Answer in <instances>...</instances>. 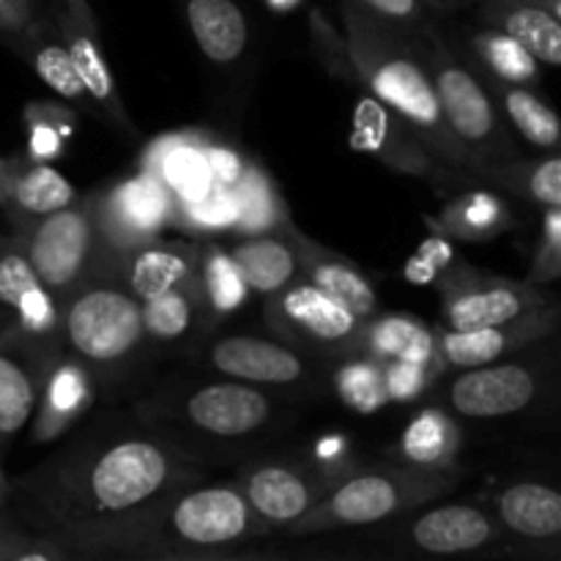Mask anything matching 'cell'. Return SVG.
I'll return each mask as SVG.
<instances>
[{"label": "cell", "instance_id": "53", "mask_svg": "<svg viewBox=\"0 0 561 561\" xmlns=\"http://www.w3.org/2000/svg\"><path fill=\"white\" fill-rule=\"evenodd\" d=\"M9 491H11V480L5 477L3 466H0V513H5V502H9Z\"/></svg>", "mask_w": 561, "mask_h": 561}, {"label": "cell", "instance_id": "27", "mask_svg": "<svg viewBox=\"0 0 561 561\" xmlns=\"http://www.w3.org/2000/svg\"><path fill=\"white\" fill-rule=\"evenodd\" d=\"M121 277L140 301L197 279V239L168 241L164 236L135 247L121 257Z\"/></svg>", "mask_w": 561, "mask_h": 561}, {"label": "cell", "instance_id": "3", "mask_svg": "<svg viewBox=\"0 0 561 561\" xmlns=\"http://www.w3.org/2000/svg\"><path fill=\"white\" fill-rule=\"evenodd\" d=\"M340 16L356 85L398 113L444 168H469V157L444 121L422 49V36L383 25L348 0H340Z\"/></svg>", "mask_w": 561, "mask_h": 561}, {"label": "cell", "instance_id": "42", "mask_svg": "<svg viewBox=\"0 0 561 561\" xmlns=\"http://www.w3.org/2000/svg\"><path fill=\"white\" fill-rule=\"evenodd\" d=\"M44 288L31 266L20 233L0 236V310L14 316Z\"/></svg>", "mask_w": 561, "mask_h": 561}, {"label": "cell", "instance_id": "29", "mask_svg": "<svg viewBox=\"0 0 561 561\" xmlns=\"http://www.w3.org/2000/svg\"><path fill=\"white\" fill-rule=\"evenodd\" d=\"M447 36L482 77L535 88V91H540L542 82H546V66L524 44L504 36L502 31L474 22V27H463L458 38H453V33H447Z\"/></svg>", "mask_w": 561, "mask_h": 561}, {"label": "cell", "instance_id": "34", "mask_svg": "<svg viewBox=\"0 0 561 561\" xmlns=\"http://www.w3.org/2000/svg\"><path fill=\"white\" fill-rule=\"evenodd\" d=\"M236 195V225L233 239L241 236H266L283 233L294 225L288 201L274 181V175L263 168L257 159L250 157L239 184L233 186Z\"/></svg>", "mask_w": 561, "mask_h": 561}, {"label": "cell", "instance_id": "44", "mask_svg": "<svg viewBox=\"0 0 561 561\" xmlns=\"http://www.w3.org/2000/svg\"><path fill=\"white\" fill-rule=\"evenodd\" d=\"M463 261L466 257L455 250V241L431 233V239H427L425 244L411 255V261L405 263L403 274L409 283L433 285V288H438L444 279L453 277L455 268Z\"/></svg>", "mask_w": 561, "mask_h": 561}, {"label": "cell", "instance_id": "50", "mask_svg": "<svg viewBox=\"0 0 561 561\" xmlns=\"http://www.w3.org/2000/svg\"><path fill=\"white\" fill-rule=\"evenodd\" d=\"M42 14L38 0H0V36L14 38Z\"/></svg>", "mask_w": 561, "mask_h": 561}, {"label": "cell", "instance_id": "20", "mask_svg": "<svg viewBox=\"0 0 561 561\" xmlns=\"http://www.w3.org/2000/svg\"><path fill=\"white\" fill-rule=\"evenodd\" d=\"M460 186H488L542 211V208L561 206V157L559 151L540 153V157L515 153L496 162L469 164L449 175L447 190H460Z\"/></svg>", "mask_w": 561, "mask_h": 561}, {"label": "cell", "instance_id": "36", "mask_svg": "<svg viewBox=\"0 0 561 561\" xmlns=\"http://www.w3.org/2000/svg\"><path fill=\"white\" fill-rule=\"evenodd\" d=\"M362 354L378 362H438V327L411 312H376L365 323ZM444 367V365H442Z\"/></svg>", "mask_w": 561, "mask_h": 561}, {"label": "cell", "instance_id": "13", "mask_svg": "<svg viewBox=\"0 0 561 561\" xmlns=\"http://www.w3.org/2000/svg\"><path fill=\"white\" fill-rule=\"evenodd\" d=\"M436 290L442 296L438 327L444 329L493 327L557 301L551 288L485 272L469 261L460 263L453 277L444 279Z\"/></svg>", "mask_w": 561, "mask_h": 561}, {"label": "cell", "instance_id": "39", "mask_svg": "<svg viewBox=\"0 0 561 561\" xmlns=\"http://www.w3.org/2000/svg\"><path fill=\"white\" fill-rule=\"evenodd\" d=\"M22 121L27 135V157L55 164L80 126V110L58 99H33L22 110Z\"/></svg>", "mask_w": 561, "mask_h": 561}, {"label": "cell", "instance_id": "47", "mask_svg": "<svg viewBox=\"0 0 561 561\" xmlns=\"http://www.w3.org/2000/svg\"><path fill=\"white\" fill-rule=\"evenodd\" d=\"M348 3L373 20L411 33V36H422L436 22V16L420 0H348Z\"/></svg>", "mask_w": 561, "mask_h": 561}, {"label": "cell", "instance_id": "21", "mask_svg": "<svg viewBox=\"0 0 561 561\" xmlns=\"http://www.w3.org/2000/svg\"><path fill=\"white\" fill-rule=\"evenodd\" d=\"M488 510L504 535L524 546H557L561 537V493L542 480H513L493 491Z\"/></svg>", "mask_w": 561, "mask_h": 561}, {"label": "cell", "instance_id": "43", "mask_svg": "<svg viewBox=\"0 0 561 561\" xmlns=\"http://www.w3.org/2000/svg\"><path fill=\"white\" fill-rule=\"evenodd\" d=\"M383 365V383H387L389 403H414V400L425 398L438 378L444 376V367L438 362H411V359H394L381 362Z\"/></svg>", "mask_w": 561, "mask_h": 561}, {"label": "cell", "instance_id": "49", "mask_svg": "<svg viewBox=\"0 0 561 561\" xmlns=\"http://www.w3.org/2000/svg\"><path fill=\"white\" fill-rule=\"evenodd\" d=\"M203 159H206L208 175H211L214 184L228 186V190L239 184L241 173H244L247 162H250L247 153H241L239 148L230 146L222 137L211 135V131L203 135Z\"/></svg>", "mask_w": 561, "mask_h": 561}, {"label": "cell", "instance_id": "18", "mask_svg": "<svg viewBox=\"0 0 561 561\" xmlns=\"http://www.w3.org/2000/svg\"><path fill=\"white\" fill-rule=\"evenodd\" d=\"M559 323L561 305L557 299L551 305L526 312V316L513 318V321L493 323V327H438V359H442L444 373L510 359V356L524 354V351L551 340L559 332Z\"/></svg>", "mask_w": 561, "mask_h": 561}, {"label": "cell", "instance_id": "6", "mask_svg": "<svg viewBox=\"0 0 561 561\" xmlns=\"http://www.w3.org/2000/svg\"><path fill=\"white\" fill-rule=\"evenodd\" d=\"M463 471H425L414 466L383 460L351 471L337 482L305 518L283 531L288 540L327 535V531L367 529L387 524L416 507L438 502L458 488Z\"/></svg>", "mask_w": 561, "mask_h": 561}, {"label": "cell", "instance_id": "17", "mask_svg": "<svg viewBox=\"0 0 561 561\" xmlns=\"http://www.w3.org/2000/svg\"><path fill=\"white\" fill-rule=\"evenodd\" d=\"M49 14H53L55 27H58L60 38H64L66 49H69L71 64H75L82 88H85L93 115L115 126L121 135L137 137V126L131 121L129 110H126L124 99H121L118 85H115V75L110 69L107 55H104L102 47L99 20L91 11V5H88V0L60 3Z\"/></svg>", "mask_w": 561, "mask_h": 561}, {"label": "cell", "instance_id": "51", "mask_svg": "<svg viewBox=\"0 0 561 561\" xmlns=\"http://www.w3.org/2000/svg\"><path fill=\"white\" fill-rule=\"evenodd\" d=\"M420 3L425 5V9L431 11V14L436 16V20L444 22V20H449V16L463 14V11H469L474 0H420Z\"/></svg>", "mask_w": 561, "mask_h": 561}, {"label": "cell", "instance_id": "41", "mask_svg": "<svg viewBox=\"0 0 561 561\" xmlns=\"http://www.w3.org/2000/svg\"><path fill=\"white\" fill-rule=\"evenodd\" d=\"M332 389L345 409L356 414H376L387 409L389 394L383 383V365L370 354H354L337 359L332 370Z\"/></svg>", "mask_w": 561, "mask_h": 561}, {"label": "cell", "instance_id": "2", "mask_svg": "<svg viewBox=\"0 0 561 561\" xmlns=\"http://www.w3.org/2000/svg\"><path fill=\"white\" fill-rule=\"evenodd\" d=\"M49 540L69 561H206L257 557L255 546L274 540V531L257 518L239 482L206 480Z\"/></svg>", "mask_w": 561, "mask_h": 561}, {"label": "cell", "instance_id": "25", "mask_svg": "<svg viewBox=\"0 0 561 561\" xmlns=\"http://www.w3.org/2000/svg\"><path fill=\"white\" fill-rule=\"evenodd\" d=\"M469 11L477 25L502 31L524 44L546 69L561 66V16L542 9L537 0H474Z\"/></svg>", "mask_w": 561, "mask_h": 561}, {"label": "cell", "instance_id": "11", "mask_svg": "<svg viewBox=\"0 0 561 561\" xmlns=\"http://www.w3.org/2000/svg\"><path fill=\"white\" fill-rule=\"evenodd\" d=\"M14 233L22 236L38 283L64 305L99 257L96 192L77 195V201L66 208L47 214Z\"/></svg>", "mask_w": 561, "mask_h": 561}, {"label": "cell", "instance_id": "45", "mask_svg": "<svg viewBox=\"0 0 561 561\" xmlns=\"http://www.w3.org/2000/svg\"><path fill=\"white\" fill-rule=\"evenodd\" d=\"M561 277V206L542 208L540 219V239H537L535 252H531L529 272L524 279L551 288Z\"/></svg>", "mask_w": 561, "mask_h": 561}, {"label": "cell", "instance_id": "23", "mask_svg": "<svg viewBox=\"0 0 561 561\" xmlns=\"http://www.w3.org/2000/svg\"><path fill=\"white\" fill-rule=\"evenodd\" d=\"M431 233L455 244H482L510 233L515 225L507 197L488 186H460L436 214H425Z\"/></svg>", "mask_w": 561, "mask_h": 561}, {"label": "cell", "instance_id": "12", "mask_svg": "<svg viewBox=\"0 0 561 561\" xmlns=\"http://www.w3.org/2000/svg\"><path fill=\"white\" fill-rule=\"evenodd\" d=\"M444 373L436 381V403L469 422H499L520 416L540 403L546 376L540 365L524 359H502L491 365Z\"/></svg>", "mask_w": 561, "mask_h": 561}, {"label": "cell", "instance_id": "33", "mask_svg": "<svg viewBox=\"0 0 561 561\" xmlns=\"http://www.w3.org/2000/svg\"><path fill=\"white\" fill-rule=\"evenodd\" d=\"M290 228L283 230V233L241 236V239H233V244L228 247L230 257L241 268L250 290L261 296V299L277 294L285 285L301 277L299 250H296Z\"/></svg>", "mask_w": 561, "mask_h": 561}, {"label": "cell", "instance_id": "31", "mask_svg": "<svg viewBox=\"0 0 561 561\" xmlns=\"http://www.w3.org/2000/svg\"><path fill=\"white\" fill-rule=\"evenodd\" d=\"M184 16L197 49L211 66L230 69L250 49V22L236 0H184Z\"/></svg>", "mask_w": 561, "mask_h": 561}, {"label": "cell", "instance_id": "14", "mask_svg": "<svg viewBox=\"0 0 561 561\" xmlns=\"http://www.w3.org/2000/svg\"><path fill=\"white\" fill-rule=\"evenodd\" d=\"M96 192L99 255L121 263L126 252L164 236L173 214V192L157 175L137 170Z\"/></svg>", "mask_w": 561, "mask_h": 561}, {"label": "cell", "instance_id": "9", "mask_svg": "<svg viewBox=\"0 0 561 561\" xmlns=\"http://www.w3.org/2000/svg\"><path fill=\"white\" fill-rule=\"evenodd\" d=\"M263 318L272 334L312 359L337 362L362 354L365 323L343 301L332 299L310 279L299 277L263 299Z\"/></svg>", "mask_w": 561, "mask_h": 561}, {"label": "cell", "instance_id": "19", "mask_svg": "<svg viewBox=\"0 0 561 561\" xmlns=\"http://www.w3.org/2000/svg\"><path fill=\"white\" fill-rule=\"evenodd\" d=\"M96 394L99 387L85 365H80L66 351L55 354L44 370L36 409L27 422L33 447H44V444L64 438L93 409Z\"/></svg>", "mask_w": 561, "mask_h": 561}, {"label": "cell", "instance_id": "40", "mask_svg": "<svg viewBox=\"0 0 561 561\" xmlns=\"http://www.w3.org/2000/svg\"><path fill=\"white\" fill-rule=\"evenodd\" d=\"M236 195L228 186L211 184L195 197H173L170 230L192 236V239H219L233 236Z\"/></svg>", "mask_w": 561, "mask_h": 561}, {"label": "cell", "instance_id": "7", "mask_svg": "<svg viewBox=\"0 0 561 561\" xmlns=\"http://www.w3.org/2000/svg\"><path fill=\"white\" fill-rule=\"evenodd\" d=\"M422 49H425L427 69H431L444 121L469 157V164L515 157L518 140L504 124L480 71L449 42L442 20H436L422 33Z\"/></svg>", "mask_w": 561, "mask_h": 561}, {"label": "cell", "instance_id": "16", "mask_svg": "<svg viewBox=\"0 0 561 561\" xmlns=\"http://www.w3.org/2000/svg\"><path fill=\"white\" fill-rule=\"evenodd\" d=\"M351 148L373 157L392 173L431 181L438 192L447 190L449 175L455 173L433 157L431 148L398 113L365 91L351 113Z\"/></svg>", "mask_w": 561, "mask_h": 561}, {"label": "cell", "instance_id": "52", "mask_svg": "<svg viewBox=\"0 0 561 561\" xmlns=\"http://www.w3.org/2000/svg\"><path fill=\"white\" fill-rule=\"evenodd\" d=\"M263 3H266L274 14H290V11L299 9L305 0H263Z\"/></svg>", "mask_w": 561, "mask_h": 561}, {"label": "cell", "instance_id": "10", "mask_svg": "<svg viewBox=\"0 0 561 561\" xmlns=\"http://www.w3.org/2000/svg\"><path fill=\"white\" fill-rule=\"evenodd\" d=\"M351 471L354 469L327 463L316 453H294L250 460L239 469L236 482L257 518L277 537L305 518Z\"/></svg>", "mask_w": 561, "mask_h": 561}, {"label": "cell", "instance_id": "8", "mask_svg": "<svg viewBox=\"0 0 561 561\" xmlns=\"http://www.w3.org/2000/svg\"><path fill=\"white\" fill-rule=\"evenodd\" d=\"M376 553L383 557H504L524 553L504 535L491 510L471 502H431L376 526Z\"/></svg>", "mask_w": 561, "mask_h": 561}, {"label": "cell", "instance_id": "1", "mask_svg": "<svg viewBox=\"0 0 561 561\" xmlns=\"http://www.w3.org/2000/svg\"><path fill=\"white\" fill-rule=\"evenodd\" d=\"M208 471L206 449L135 414L110 416L11 480L5 515L49 540L206 482Z\"/></svg>", "mask_w": 561, "mask_h": 561}, {"label": "cell", "instance_id": "46", "mask_svg": "<svg viewBox=\"0 0 561 561\" xmlns=\"http://www.w3.org/2000/svg\"><path fill=\"white\" fill-rule=\"evenodd\" d=\"M0 561H69L47 537L16 524L11 515H0Z\"/></svg>", "mask_w": 561, "mask_h": 561}, {"label": "cell", "instance_id": "32", "mask_svg": "<svg viewBox=\"0 0 561 561\" xmlns=\"http://www.w3.org/2000/svg\"><path fill=\"white\" fill-rule=\"evenodd\" d=\"M49 362L9 337L0 343V449L31 422Z\"/></svg>", "mask_w": 561, "mask_h": 561}, {"label": "cell", "instance_id": "4", "mask_svg": "<svg viewBox=\"0 0 561 561\" xmlns=\"http://www.w3.org/2000/svg\"><path fill=\"white\" fill-rule=\"evenodd\" d=\"M148 345L140 299L126 288L118 261L99 255L60 305V348L88 367L99 389H113L131 376Z\"/></svg>", "mask_w": 561, "mask_h": 561}, {"label": "cell", "instance_id": "37", "mask_svg": "<svg viewBox=\"0 0 561 561\" xmlns=\"http://www.w3.org/2000/svg\"><path fill=\"white\" fill-rule=\"evenodd\" d=\"M197 294L208 327L225 321L250 301L252 290L230 257L228 247L214 239L197 241Z\"/></svg>", "mask_w": 561, "mask_h": 561}, {"label": "cell", "instance_id": "48", "mask_svg": "<svg viewBox=\"0 0 561 561\" xmlns=\"http://www.w3.org/2000/svg\"><path fill=\"white\" fill-rule=\"evenodd\" d=\"M310 33H312V49H316L323 69H327L329 75L337 77V80H345L351 82V85H356V75L348 58V47H345V36L334 31L332 22L323 16V11L316 9L310 14Z\"/></svg>", "mask_w": 561, "mask_h": 561}, {"label": "cell", "instance_id": "5", "mask_svg": "<svg viewBox=\"0 0 561 561\" xmlns=\"http://www.w3.org/2000/svg\"><path fill=\"white\" fill-rule=\"evenodd\" d=\"M131 414L208 453V447H239L272 433L283 414V400L274 389L217 376L164 383L142 398Z\"/></svg>", "mask_w": 561, "mask_h": 561}, {"label": "cell", "instance_id": "30", "mask_svg": "<svg viewBox=\"0 0 561 561\" xmlns=\"http://www.w3.org/2000/svg\"><path fill=\"white\" fill-rule=\"evenodd\" d=\"M206 129H181L159 135L142 148L140 170L157 175L173 197H195L214 184L203 159Z\"/></svg>", "mask_w": 561, "mask_h": 561}, {"label": "cell", "instance_id": "26", "mask_svg": "<svg viewBox=\"0 0 561 561\" xmlns=\"http://www.w3.org/2000/svg\"><path fill=\"white\" fill-rule=\"evenodd\" d=\"M460 455H463L460 420L433 400L411 416L389 453V460L425 471H463Z\"/></svg>", "mask_w": 561, "mask_h": 561}, {"label": "cell", "instance_id": "28", "mask_svg": "<svg viewBox=\"0 0 561 561\" xmlns=\"http://www.w3.org/2000/svg\"><path fill=\"white\" fill-rule=\"evenodd\" d=\"M11 44H14V49L20 53V58L31 66L33 75H36L60 102L80 110V113L93 115L85 88H82L80 77H77L71 55L69 49H66L64 38H60L58 27H55L53 14H38L20 36L11 38Z\"/></svg>", "mask_w": 561, "mask_h": 561}, {"label": "cell", "instance_id": "22", "mask_svg": "<svg viewBox=\"0 0 561 561\" xmlns=\"http://www.w3.org/2000/svg\"><path fill=\"white\" fill-rule=\"evenodd\" d=\"M75 201L77 190L55 164L38 162L27 153L5 159L0 211L9 217L14 230H22L47 214L60 211Z\"/></svg>", "mask_w": 561, "mask_h": 561}, {"label": "cell", "instance_id": "38", "mask_svg": "<svg viewBox=\"0 0 561 561\" xmlns=\"http://www.w3.org/2000/svg\"><path fill=\"white\" fill-rule=\"evenodd\" d=\"M140 310L148 340L157 345L186 343L201 329L208 327L206 316H203L201 294H197V279L140 301Z\"/></svg>", "mask_w": 561, "mask_h": 561}, {"label": "cell", "instance_id": "54", "mask_svg": "<svg viewBox=\"0 0 561 561\" xmlns=\"http://www.w3.org/2000/svg\"><path fill=\"white\" fill-rule=\"evenodd\" d=\"M3 175H5V159L0 157V195H3Z\"/></svg>", "mask_w": 561, "mask_h": 561}, {"label": "cell", "instance_id": "35", "mask_svg": "<svg viewBox=\"0 0 561 561\" xmlns=\"http://www.w3.org/2000/svg\"><path fill=\"white\" fill-rule=\"evenodd\" d=\"M482 80H485L488 91H491L504 124L510 126V131H513L515 137H520L526 146L535 148V151L540 153L559 151V118L557 113H553L551 104L540 96V91L526 85H513V82L491 80V77H482Z\"/></svg>", "mask_w": 561, "mask_h": 561}, {"label": "cell", "instance_id": "55", "mask_svg": "<svg viewBox=\"0 0 561 561\" xmlns=\"http://www.w3.org/2000/svg\"><path fill=\"white\" fill-rule=\"evenodd\" d=\"M58 3H75V0H58Z\"/></svg>", "mask_w": 561, "mask_h": 561}, {"label": "cell", "instance_id": "24", "mask_svg": "<svg viewBox=\"0 0 561 561\" xmlns=\"http://www.w3.org/2000/svg\"><path fill=\"white\" fill-rule=\"evenodd\" d=\"M290 236H294L296 250H299L301 277L310 279L316 288H321L323 294H329L332 299L343 301V305L348 307V310H354L359 318L376 316L378 294L376 288H373L370 277H367L354 261L340 255L332 247L310 239L299 225L290 228Z\"/></svg>", "mask_w": 561, "mask_h": 561}, {"label": "cell", "instance_id": "15", "mask_svg": "<svg viewBox=\"0 0 561 561\" xmlns=\"http://www.w3.org/2000/svg\"><path fill=\"white\" fill-rule=\"evenodd\" d=\"M197 362L217 376L263 389H296L312 383L318 359L283 340L228 334L197 348Z\"/></svg>", "mask_w": 561, "mask_h": 561}]
</instances>
